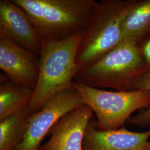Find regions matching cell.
Masks as SVG:
<instances>
[{"label": "cell", "instance_id": "obj_1", "mask_svg": "<svg viewBox=\"0 0 150 150\" xmlns=\"http://www.w3.org/2000/svg\"><path fill=\"white\" fill-rule=\"evenodd\" d=\"M85 32L82 30L62 40H42L38 82L27 107L29 115L39 111L54 95L73 88L79 70L77 55Z\"/></svg>", "mask_w": 150, "mask_h": 150}, {"label": "cell", "instance_id": "obj_2", "mask_svg": "<svg viewBox=\"0 0 150 150\" xmlns=\"http://www.w3.org/2000/svg\"><path fill=\"white\" fill-rule=\"evenodd\" d=\"M26 12L43 40H59L86 30L99 2L95 0H12Z\"/></svg>", "mask_w": 150, "mask_h": 150}, {"label": "cell", "instance_id": "obj_3", "mask_svg": "<svg viewBox=\"0 0 150 150\" xmlns=\"http://www.w3.org/2000/svg\"><path fill=\"white\" fill-rule=\"evenodd\" d=\"M149 66L142 46L134 41L123 40L99 59L80 68L74 81L93 88L130 91Z\"/></svg>", "mask_w": 150, "mask_h": 150}, {"label": "cell", "instance_id": "obj_4", "mask_svg": "<svg viewBox=\"0 0 150 150\" xmlns=\"http://www.w3.org/2000/svg\"><path fill=\"white\" fill-rule=\"evenodd\" d=\"M136 0H101L79 50V69L91 64L122 41L123 20Z\"/></svg>", "mask_w": 150, "mask_h": 150}, {"label": "cell", "instance_id": "obj_5", "mask_svg": "<svg viewBox=\"0 0 150 150\" xmlns=\"http://www.w3.org/2000/svg\"><path fill=\"white\" fill-rule=\"evenodd\" d=\"M72 86L85 105L96 116L95 125L99 130L121 128L137 111L150 106V92L143 90L110 91L93 88L74 81Z\"/></svg>", "mask_w": 150, "mask_h": 150}, {"label": "cell", "instance_id": "obj_6", "mask_svg": "<svg viewBox=\"0 0 150 150\" xmlns=\"http://www.w3.org/2000/svg\"><path fill=\"white\" fill-rule=\"evenodd\" d=\"M85 105L73 87L50 97L39 111L28 115L27 129L21 142L13 150H39L45 136L68 113Z\"/></svg>", "mask_w": 150, "mask_h": 150}, {"label": "cell", "instance_id": "obj_7", "mask_svg": "<svg viewBox=\"0 0 150 150\" xmlns=\"http://www.w3.org/2000/svg\"><path fill=\"white\" fill-rule=\"evenodd\" d=\"M39 56L0 32V69L12 80L34 90L38 82Z\"/></svg>", "mask_w": 150, "mask_h": 150}, {"label": "cell", "instance_id": "obj_8", "mask_svg": "<svg viewBox=\"0 0 150 150\" xmlns=\"http://www.w3.org/2000/svg\"><path fill=\"white\" fill-rule=\"evenodd\" d=\"M93 115L86 105L68 113L54 125L50 139L39 150H83L86 129Z\"/></svg>", "mask_w": 150, "mask_h": 150}, {"label": "cell", "instance_id": "obj_9", "mask_svg": "<svg viewBox=\"0 0 150 150\" xmlns=\"http://www.w3.org/2000/svg\"><path fill=\"white\" fill-rule=\"evenodd\" d=\"M150 149V129L131 131L125 128L102 131L91 120L86 129L83 150H147Z\"/></svg>", "mask_w": 150, "mask_h": 150}, {"label": "cell", "instance_id": "obj_10", "mask_svg": "<svg viewBox=\"0 0 150 150\" xmlns=\"http://www.w3.org/2000/svg\"><path fill=\"white\" fill-rule=\"evenodd\" d=\"M0 32L39 56L42 39L26 12L12 0L0 1Z\"/></svg>", "mask_w": 150, "mask_h": 150}, {"label": "cell", "instance_id": "obj_11", "mask_svg": "<svg viewBox=\"0 0 150 150\" xmlns=\"http://www.w3.org/2000/svg\"><path fill=\"white\" fill-rule=\"evenodd\" d=\"M122 41H134L139 45L150 41V0H136L123 20Z\"/></svg>", "mask_w": 150, "mask_h": 150}, {"label": "cell", "instance_id": "obj_12", "mask_svg": "<svg viewBox=\"0 0 150 150\" xmlns=\"http://www.w3.org/2000/svg\"><path fill=\"white\" fill-rule=\"evenodd\" d=\"M33 90L12 80L5 74L0 79V121L26 108Z\"/></svg>", "mask_w": 150, "mask_h": 150}, {"label": "cell", "instance_id": "obj_13", "mask_svg": "<svg viewBox=\"0 0 150 150\" xmlns=\"http://www.w3.org/2000/svg\"><path fill=\"white\" fill-rule=\"evenodd\" d=\"M27 108L0 121V150H13L27 129Z\"/></svg>", "mask_w": 150, "mask_h": 150}, {"label": "cell", "instance_id": "obj_14", "mask_svg": "<svg viewBox=\"0 0 150 150\" xmlns=\"http://www.w3.org/2000/svg\"><path fill=\"white\" fill-rule=\"evenodd\" d=\"M143 90L150 92V64L145 72L136 80L131 87L130 91ZM131 125L146 127L150 125V106L146 109L140 111L128 120Z\"/></svg>", "mask_w": 150, "mask_h": 150}, {"label": "cell", "instance_id": "obj_15", "mask_svg": "<svg viewBox=\"0 0 150 150\" xmlns=\"http://www.w3.org/2000/svg\"><path fill=\"white\" fill-rule=\"evenodd\" d=\"M143 53L144 54L145 59L147 64H150V41L145 43L142 46Z\"/></svg>", "mask_w": 150, "mask_h": 150}, {"label": "cell", "instance_id": "obj_16", "mask_svg": "<svg viewBox=\"0 0 150 150\" xmlns=\"http://www.w3.org/2000/svg\"><path fill=\"white\" fill-rule=\"evenodd\" d=\"M150 150V149H149V150Z\"/></svg>", "mask_w": 150, "mask_h": 150}]
</instances>
